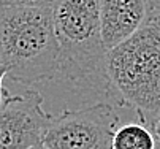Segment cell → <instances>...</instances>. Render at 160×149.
Wrapping results in <instances>:
<instances>
[{
	"mask_svg": "<svg viewBox=\"0 0 160 149\" xmlns=\"http://www.w3.org/2000/svg\"><path fill=\"white\" fill-rule=\"evenodd\" d=\"M59 43L57 78L82 92H92L119 108H128L114 91L106 70L98 0H57L52 8ZM130 110V108H128Z\"/></svg>",
	"mask_w": 160,
	"mask_h": 149,
	"instance_id": "1",
	"label": "cell"
},
{
	"mask_svg": "<svg viewBox=\"0 0 160 149\" xmlns=\"http://www.w3.org/2000/svg\"><path fill=\"white\" fill-rule=\"evenodd\" d=\"M0 65L7 78L26 86L57 78L52 8L0 7Z\"/></svg>",
	"mask_w": 160,
	"mask_h": 149,
	"instance_id": "2",
	"label": "cell"
},
{
	"mask_svg": "<svg viewBox=\"0 0 160 149\" xmlns=\"http://www.w3.org/2000/svg\"><path fill=\"white\" fill-rule=\"evenodd\" d=\"M111 84L125 106L152 127L160 113V19L148 13L144 24L106 52Z\"/></svg>",
	"mask_w": 160,
	"mask_h": 149,
	"instance_id": "3",
	"label": "cell"
},
{
	"mask_svg": "<svg viewBox=\"0 0 160 149\" xmlns=\"http://www.w3.org/2000/svg\"><path fill=\"white\" fill-rule=\"evenodd\" d=\"M118 110L112 103L98 102L54 116L41 144L48 149H111L114 130L122 122Z\"/></svg>",
	"mask_w": 160,
	"mask_h": 149,
	"instance_id": "4",
	"label": "cell"
},
{
	"mask_svg": "<svg viewBox=\"0 0 160 149\" xmlns=\"http://www.w3.org/2000/svg\"><path fill=\"white\" fill-rule=\"evenodd\" d=\"M52 121L38 91L11 94L5 89L0 105V149H32L43 141Z\"/></svg>",
	"mask_w": 160,
	"mask_h": 149,
	"instance_id": "5",
	"label": "cell"
},
{
	"mask_svg": "<svg viewBox=\"0 0 160 149\" xmlns=\"http://www.w3.org/2000/svg\"><path fill=\"white\" fill-rule=\"evenodd\" d=\"M148 0H98L100 32L106 51L121 45L148 17Z\"/></svg>",
	"mask_w": 160,
	"mask_h": 149,
	"instance_id": "6",
	"label": "cell"
},
{
	"mask_svg": "<svg viewBox=\"0 0 160 149\" xmlns=\"http://www.w3.org/2000/svg\"><path fill=\"white\" fill-rule=\"evenodd\" d=\"M111 149H157L152 129L140 117L121 122L114 130Z\"/></svg>",
	"mask_w": 160,
	"mask_h": 149,
	"instance_id": "7",
	"label": "cell"
},
{
	"mask_svg": "<svg viewBox=\"0 0 160 149\" xmlns=\"http://www.w3.org/2000/svg\"><path fill=\"white\" fill-rule=\"evenodd\" d=\"M57 0H0V7H35L54 8Z\"/></svg>",
	"mask_w": 160,
	"mask_h": 149,
	"instance_id": "8",
	"label": "cell"
},
{
	"mask_svg": "<svg viewBox=\"0 0 160 149\" xmlns=\"http://www.w3.org/2000/svg\"><path fill=\"white\" fill-rule=\"evenodd\" d=\"M152 133H154V138H155V144H157V149H160V113L158 116L155 117L154 124H152Z\"/></svg>",
	"mask_w": 160,
	"mask_h": 149,
	"instance_id": "9",
	"label": "cell"
},
{
	"mask_svg": "<svg viewBox=\"0 0 160 149\" xmlns=\"http://www.w3.org/2000/svg\"><path fill=\"white\" fill-rule=\"evenodd\" d=\"M5 78H7V68L3 65H0V105H2L3 92H5V87H3V79Z\"/></svg>",
	"mask_w": 160,
	"mask_h": 149,
	"instance_id": "10",
	"label": "cell"
},
{
	"mask_svg": "<svg viewBox=\"0 0 160 149\" xmlns=\"http://www.w3.org/2000/svg\"><path fill=\"white\" fill-rule=\"evenodd\" d=\"M151 8H160V0H148Z\"/></svg>",
	"mask_w": 160,
	"mask_h": 149,
	"instance_id": "11",
	"label": "cell"
},
{
	"mask_svg": "<svg viewBox=\"0 0 160 149\" xmlns=\"http://www.w3.org/2000/svg\"><path fill=\"white\" fill-rule=\"evenodd\" d=\"M149 13H152L154 16H157V17L160 19V8H151V7H149Z\"/></svg>",
	"mask_w": 160,
	"mask_h": 149,
	"instance_id": "12",
	"label": "cell"
},
{
	"mask_svg": "<svg viewBox=\"0 0 160 149\" xmlns=\"http://www.w3.org/2000/svg\"><path fill=\"white\" fill-rule=\"evenodd\" d=\"M32 149H48V147H46V146H43V144L40 143V144H37V146H33Z\"/></svg>",
	"mask_w": 160,
	"mask_h": 149,
	"instance_id": "13",
	"label": "cell"
}]
</instances>
